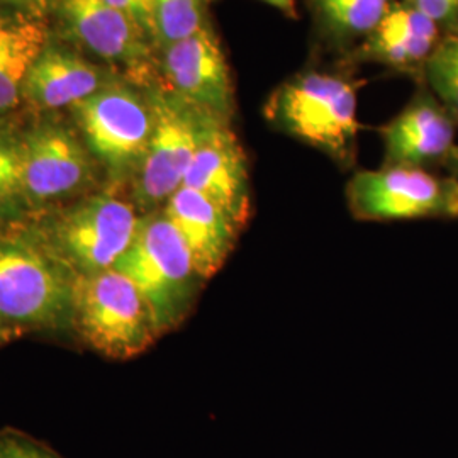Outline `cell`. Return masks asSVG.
Returning a JSON list of instances; mask_svg holds the SVG:
<instances>
[{
  "instance_id": "3",
  "label": "cell",
  "mask_w": 458,
  "mask_h": 458,
  "mask_svg": "<svg viewBox=\"0 0 458 458\" xmlns=\"http://www.w3.org/2000/svg\"><path fill=\"white\" fill-rule=\"evenodd\" d=\"M153 132L147 155L132 179V204L141 214L162 209L183 185L197 148L216 123L226 121L211 114L164 85H149ZM231 123V121H228Z\"/></svg>"
},
{
  "instance_id": "12",
  "label": "cell",
  "mask_w": 458,
  "mask_h": 458,
  "mask_svg": "<svg viewBox=\"0 0 458 458\" xmlns=\"http://www.w3.org/2000/svg\"><path fill=\"white\" fill-rule=\"evenodd\" d=\"M22 189L30 202L68 196L90 175V162L75 134L58 124L38 126L21 138Z\"/></svg>"
},
{
  "instance_id": "20",
  "label": "cell",
  "mask_w": 458,
  "mask_h": 458,
  "mask_svg": "<svg viewBox=\"0 0 458 458\" xmlns=\"http://www.w3.org/2000/svg\"><path fill=\"white\" fill-rule=\"evenodd\" d=\"M423 68L429 87L458 123V30L438 41Z\"/></svg>"
},
{
  "instance_id": "10",
  "label": "cell",
  "mask_w": 458,
  "mask_h": 458,
  "mask_svg": "<svg viewBox=\"0 0 458 458\" xmlns=\"http://www.w3.org/2000/svg\"><path fill=\"white\" fill-rule=\"evenodd\" d=\"M183 187L208 197L240 228H245L251 214L248 160L231 123L219 121L206 134L187 170Z\"/></svg>"
},
{
  "instance_id": "27",
  "label": "cell",
  "mask_w": 458,
  "mask_h": 458,
  "mask_svg": "<svg viewBox=\"0 0 458 458\" xmlns=\"http://www.w3.org/2000/svg\"><path fill=\"white\" fill-rule=\"evenodd\" d=\"M274 7H277L278 11H282L285 16L295 17V0H263Z\"/></svg>"
},
{
  "instance_id": "9",
  "label": "cell",
  "mask_w": 458,
  "mask_h": 458,
  "mask_svg": "<svg viewBox=\"0 0 458 458\" xmlns=\"http://www.w3.org/2000/svg\"><path fill=\"white\" fill-rule=\"evenodd\" d=\"M165 85L197 107L231 121L234 92L228 62L211 26L160 48Z\"/></svg>"
},
{
  "instance_id": "30",
  "label": "cell",
  "mask_w": 458,
  "mask_h": 458,
  "mask_svg": "<svg viewBox=\"0 0 458 458\" xmlns=\"http://www.w3.org/2000/svg\"><path fill=\"white\" fill-rule=\"evenodd\" d=\"M208 2H209V0H208Z\"/></svg>"
},
{
  "instance_id": "13",
  "label": "cell",
  "mask_w": 458,
  "mask_h": 458,
  "mask_svg": "<svg viewBox=\"0 0 458 458\" xmlns=\"http://www.w3.org/2000/svg\"><path fill=\"white\" fill-rule=\"evenodd\" d=\"M187 246L199 276L208 280L228 260L242 228L213 200L194 189L175 191L162 208Z\"/></svg>"
},
{
  "instance_id": "2",
  "label": "cell",
  "mask_w": 458,
  "mask_h": 458,
  "mask_svg": "<svg viewBox=\"0 0 458 458\" xmlns=\"http://www.w3.org/2000/svg\"><path fill=\"white\" fill-rule=\"evenodd\" d=\"M113 268L143 295L160 336L181 327L206 282L162 209L141 214L131 246Z\"/></svg>"
},
{
  "instance_id": "22",
  "label": "cell",
  "mask_w": 458,
  "mask_h": 458,
  "mask_svg": "<svg viewBox=\"0 0 458 458\" xmlns=\"http://www.w3.org/2000/svg\"><path fill=\"white\" fill-rule=\"evenodd\" d=\"M0 458H62L45 443L19 431H0Z\"/></svg>"
},
{
  "instance_id": "1",
  "label": "cell",
  "mask_w": 458,
  "mask_h": 458,
  "mask_svg": "<svg viewBox=\"0 0 458 458\" xmlns=\"http://www.w3.org/2000/svg\"><path fill=\"white\" fill-rule=\"evenodd\" d=\"M360 87L342 75L306 72L278 87L265 104V117L280 131L350 165L360 131Z\"/></svg>"
},
{
  "instance_id": "25",
  "label": "cell",
  "mask_w": 458,
  "mask_h": 458,
  "mask_svg": "<svg viewBox=\"0 0 458 458\" xmlns=\"http://www.w3.org/2000/svg\"><path fill=\"white\" fill-rule=\"evenodd\" d=\"M47 4L48 0H0V9H13L14 13L39 17Z\"/></svg>"
},
{
  "instance_id": "18",
  "label": "cell",
  "mask_w": 458,
  "mask_h": 458,
  "mask_svg": "<svg viewBox=\"0 0 458 458\" xmlns=\"http://www.w3.org/2000/svg\"><path fill=\"white\" fill-rule=\"evenodd\" d=\"M316 16L338 41L365 38L393 5L391 0H312Z\"/></svg>"
},
{
  "instance_id": "7",
  "label": "cell",
  "mask_w": 458,
  "mask_h": 458,
  "mask_svg": "<svg viewBox=\"0 0 458 458\" xmlns=\"http://www.w3.org/2000/svg\"><path fill=\"white\" fill-rule=\"evenodd\" d=\"M140 219L136 206L121 197H89L55 221L48 248L75 277L98 274L126 253Z\"/></svg>"
},
{
  "instance_id": "6",
  "label": "cell",
  "mask_w": 458,
  "mask_h": 458,
  "mask_svg": "<svg viewBox=\"0 0 458 458\" xmlns=\"http://www.w3.org/2000/svg\"><path fill=\"white\" fill-rule=\"evenodd\" d=\"M79 124L89 148L111 174L134 179L153 132V107L147 90L107 81L94 96L75 106Z\"/></svg>"
},
{
  "instance_id": "11",
  "label": "cell",
  "mask_w": 458,
  "mask_h": 458,
  "mask_svg": "<svg viewBox=\"0 0 458 458\" xmlns=\"http://www.w3.org/2000/svg\"><path fill=\"white\" fill-rule=\"evenodd\" d=\"M60 16L85 48L147 79L155 43L131 17L104 0H60Z\"/></svg>"
},
{
  "instance_id": "16",
  "label": "cell",
  "mask_w": 458,
  "mask_h": 458,
  "mask_svg": "<svg viewBox=\"0 0 458 458\" xmlns=\"http://www.w3.org/2000/svg\"><path fill=\"white\" fill-rule=\"evenodd\" d=\"M104 83H107L104 75L92 64L48 43L34 62L24 82L22 96L41 109L75 107L94 96Z\"/></svg>"
},
{
  "instance_id": "29",
  "label": "cell",
  "mask_w": 458,
  "mask_h": 458,
  "mask_svg": "<svg viewBox=\"0 0 458 458\" xmlns=\"http://www.w3.org/2000/svg\"><path fill=\"white\" fill-rule=\"evenodd\" d=\"M0 236H4V234H2V231H0Z\"/></svg>"
},
{
  "instance_id": "28",
  "label": "cell",
  "mask_w": 458,
  "mask_h": 458,
  "mask_svg": "<svg viewBox=\"0 0 458 458\" xmlns=\"http://www.w3.org/2000/svg\"><path fill=\"white\" fill-rule=\"evenodd\" d=\"M445 164L448 165V168L452 172V177H455L458 181V147L454 148V151L450 153V157Z\"/></svg>"
},
{
  "instance_id": "23",
  "label": "cell",
  "mask_w": 458,
  "mask_h": 458,
  "mask_svg": "<svg viewBox=\"0 0 458 458\" xmlns=\"http://www.w3.org/2000/svg\"><path fill=\"white\" fill-rule=\"evenodd\" d=\"M109 5L119 9L149 36L155 43V26H153V0H104Z\"/></svg>"
},
{
  "instance_id": "14",
  "label": "cell",
  "mask_w": 458,
  "mask_h": 458,
  "mask_svg": "<svg viewBox=\"0 0 458 458\" xmlns=\"http://www.w3.org/2000/svg\"><path fill=\"white\" fill-rule=\"evenodd\" d=\"M386 165L418 166L446 162L455 148V119L429 98H416L380 130Z\"/></svg>"
},
{
  "instance_id": "5",
  "label": "cell",
  "mask_w": 458,
  "mask_h": 458,
  "mask_svg": "<svg viewBox=\"0 0 458 458\" xmlns=\"http://www.w3.org/2000/svg\"><path fill=\"white\" fill-rule=\"evenodd\" d=\"M72 321L87 344L115 360L132 359L160 338L143 295L114 268L75 277Z\"/></svg>"
},
{
  "instance_id": "15",
  "label": "cell",
  "mask_w": 458,
  "mask_h": 458,
  "mask_svg": "<svg viewBox=\"0 0 458 458\" xmlns=\"http://www.w3.org/2000/svg\"><path fill=\"white\" fill-rule=\"evenodd\" d=\"M440 30L410 4H393L387 14L361 41L355 56L395 68L425 66L438 45Z\"/></svg>"
},
{
  "instance_id": "26",
  "label": "cell",
  "mask_w": 458,
  "mask_h": 458,
  "mask_svg": "<svg viewBox=\"0 0 458 458\" xmlns=\"http://www.w3.org/2000/svg\"><path fill=\"white\" fill-rule=\"evenodd\" d=\"M21 335V329L16 325L5 321L2 316H0V346L2 344H7L13 340H16L17 336Z\"/></svg>"
},
{
  "instance_id": "8",
  "label": "cell",
  "mask_w": 458,
  "mask_h": 458,
  "mask_svg": "<svg viewBox=\"0 0 458 458\" xmlns=\"http://www.w3.org/2000/svg\"><path fill=\"white\" fill-rule=\"evenodd\" d=\"M352 214L361 221L458 217V181L418 166L384 165L357 172L346 185Z\"/></svg>"
},
{
  "instance_id": "4",
  "label": "cell",
  "mask_w": 458,
  "mask_h": 458,
  "mask_svg": "<svg viewBox=\"0 0 458 458\" xmlns=\"http://www.w3.org/2000/svg\"><path fill=\"white\" fill-rule=\"evenodd\" d=\"M75 276L49 250L22 236H0V316L16 327L72 321Z\"/></svg>"
},
{
  "instance_id": "24",
  "label": "cell",
  "mask_w": 458,
  "mask_h": 458,
  "mask_svg": "<svg viewBox=\"0 0 458 458\" xmlns=\"http://www.w3.org/2000/svg\"><path fill=\"white\" fill-rule=\"evenodd\" d=\"M437 24L454 22L458 19V0H404Z\"/></svg>"
},
{
  "instance_id": "19",
  "label": "cell",
  "mask_w": 458,
  "mask_h": 458,
  "mask_svg": "<svg viewBox=\"0 0 458 458\" xmlns=\"http://www.w3.org/2000/svg\"><path fill=\"white\" fill-rule=\"evenodd\" d=\"M208 0H153L155 47L165 48L204 30Z\"/></svg>"
},
{
  "instance_id": "21",
  "label": "cell",
  "mask_w": 458,
  "mask_h": 458,
  "mask_svg": "<svg viewBox=\"0 0 458 458\" xmlns=\"http://www.w3.org/2000/svg\"><path fill=\"white\" fill-rule=\"evenodd\" d=\"M24 199L21 138L0 131V217Z\"/></svg>"
},
{
  "instance_id": "17",
  "label": "cell",
  "mask_w": 458,
  "mask_h": 458,
  "mask_svg": "<svg viewBox=\"0 0 458 458\" xmlns=\"http://www.w3.org/2000/svg\"><path fill=\"white\" fill-rule=\"evenodd\" d=\"M47 47L48 31L39 17L0 14V114L19 104L34 62Z\"/></svg>"
}]
</instances>
